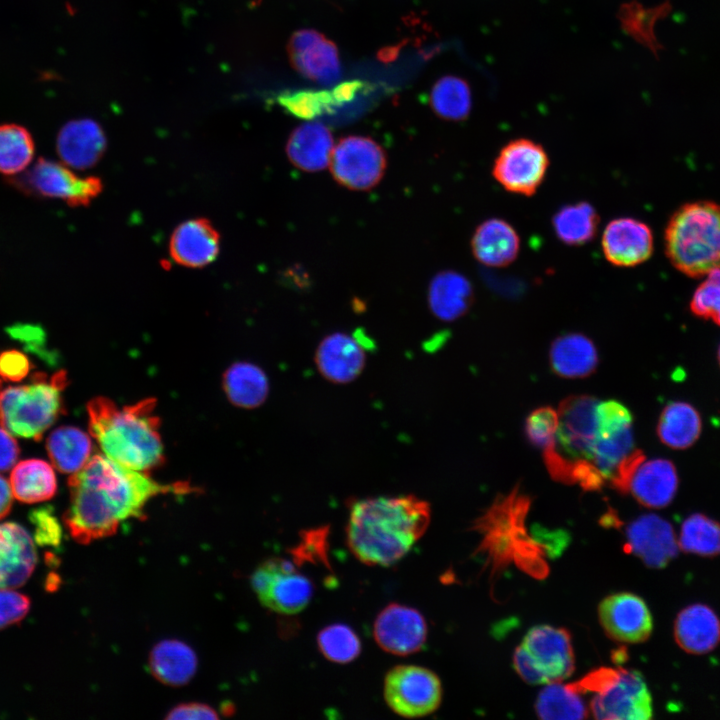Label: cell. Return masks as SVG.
Segmentation results:
<instances>
[{"label":"cell","mask_w":720,"mask_h":720,"mask_svg":"<svg viewBox=\"0 0 720 720\" xmlns=\"http://www.w3.org/2000/svg\"><path fill=\"white\" fill-rule=\"evenodd\" d=\"M66 372H38L25 385L0 392V424L12 435L38 440L63 413Z\"/></svg>","instance_id":"6"},{"label":"cell","mask_w":720,"mask_h":720,"mask_svg":"<svg viewBox=\"0 0 720 720\" xmlns=\"http://www.w3.org/2000/svg\"><path fill=\"white\" fill-rule=\"evenodd\" d=\"M218 713L212 707L202 703H185L174 707L169 711L166 719L169 720H194V719H218Z\"/></svg>","instance_id":"50"},{"label":"cell","mask_w":720,"mask_h":720,"mask_svg":"<svg viewBox=\"0 0 720 720\" xmlns=\"http://www.w3.org/2000/svg\"><path fill=\"white\" fill-rule=\"evenodd\" d=\"M650 227L635 218L611 220L602 234V251L606 260L616 267H634L647 261L653 252Z\"/></svg>","instance_id":"20"},{"label":"cell","mask_w":720,"mask_h":720,"mask_svg":"<svg viewBox=\"0 0 720 720\" xmlns=\"http://www.w3.org/2000/svg\"><path fill=\"white\" fill-rule=\"evenodd\" d=\"M549 360L556 375L564 378H585L595 372L599 357L590 338L581 333H567L552 342Z\"/></svg>","instance_id":"30"},{"label":"cell","mask_w":720,"mask_h":720,"mask_svg":"<svg viewBox=\"0 0 720 720\" xmlns=\"http://www.w3.org/2000/svg\"><path fill=\"white\" fill-rule=\"evenodd\" d=\"M320 374L335 384L355 380L366 363V350L359 336L335 332L324 337L315 352Z\"/></svg>","instance_id":"21"},{"label":"cell","mask_w":720,"mask_h":720,"mask_svg":"<svg viewBox=\"0 0 720 720\" xmlns=\"http://www.w3.org/2000/svg\"><path fill=\"white\" fill-rule=\"evenodd\" d=\"M558 423V412L552 407L535 409L525 421L524 430L528 441L542 450L554 444Z\"/></svg>","instance_id":"45"},{"label":"cell","mask_w":720,"mask_h":720,"mask_svg":"<svg viewBox=\"0 0 720 720\" xmlns=\"http://www.w3.org/2000/svg\"><path fill=\"white\" fill-rule=\"evenodd\" d=\"M670 10L669 2L648 8L632 1L620 8L618 18L626 33L657 55L662 46L655 35L654 27L656 22L665 17Z\"/></svg>","instance_id":"39"},{"label":"cell","mask_w":720,"mask_h":720,"mask_svg":"<svg viewBox=\"0 0 720 720\" xmlns=\"http://www.w3.org/2000/svg\"><path fill=\"white\" fill-rule=\"evenodd\" d=\"M664 245L672 266L688 277L720 268V205L698 200L680 206L666 225Z\"/></svg>","instance_id":"5"},{"label":"cell","mask_w":720,"mask_h":720,"mask_svg":"<svg viewBox=\"0 0 720 720\" xmlns=\"http://www.w3.org/2000/svg\"><path fill=\"white\" fill-rule=\"evenodd\" d=\"M598 224L595 208L583 201L561 207L552 218L555 235L569 246H581L593 240Z\"/></svg>","instance_id":"36"},{"label":"cell","mask_w":720,"mask_h":720,"mask_svg":"<svg viewBox=\"0 0 720 720\" xmlns=\"http://www.w3.org/2000/svg\"><path fill=\"white\" fill-rule=\"evenodd\" d=\"M645 461L642 450L634 449L616 467L615 472L609 480L612 488L620 494L629 493L632 478L638 467Z\"/></svg>","instance_id":"48"},{"label":"cell","mask_w":720,"mask_h":720,"mask_svg":"<svg viewBox=\"0 0 720 720\" xmlns=\"http://www.w3.org/2000/svg\"><path fill=\"white\" fill-rule=\"evenodd\" d=\"M36 563V548L29 532L15 522L0 523V589L23 586Z\"/></svg>","instance_id":"22"},{"label":"cell","mask_w":720,"mask_h":720,"mask_svg":"<svg viewBox=\"0 0 720 720\" xmlns=\"http://www.w3.org/2000/svg\"><path fill=\"white\" fill-rule=\"evenodd\" d=\"M0 385H1V381H0Z\"/></svg>","instance_id":"58"},{"label":"cell","mask_w":720,"mask_h":720,"mask_svg":"<svg viewBox=\"0 0 720 720\" xmlns=\"http://www.w3.org/2000/svg\"><path fill=\"white\" fill-rule=\"evenodd\" d=\"M105 149L106 136L102 127L88 118L67 122L56 139V150L62 162L78 170L94 166Z\"/></svg>","instance_id":"23"},{"label":"cell","mask_w":720,"mask_h":720,"mask_svg":"<svg viewBox=\"0 0 720 720\" xmlns=\"http://www.w3.org/2000/svg\"><path fill=\"white\" fill-rule=\"evenodd\" d=\"M582 695H592L589 708L601 720H648L653 716L652 697L640 672L600 667L571 682Z\"/></svg>","instance_id":"7"},{"label":"cell","mask_w":720,"mask_h":720,"mask_svg":"<svg viewBox=\"0 0 720 720\" xmlns=\"http://www.w3.org/2000/svg\"><path fill=\"white\" fill-rule=\"evenodd\" d=\"M261 0H257V2H260Z\"/></svg>","instance_id":"57"},{"label":"cell","mask_w":720,"mask_h":720,"mask_svg":"<svg viewBox=\"0 0 720 720\" xmlns=\"http://www.w3.org/2000/svg\"><path fill=\"white\" fill-rule=\"evenodd\" d=\"M155 406L152 398L123 407L105 397L94 398L87 405L90 434L105 456L147 472L164 460Z\"/></svg>","instance_id":"3"},{"label":"cell","mask_w":720,"mask_h":720,"mask_svg":"<svg viewBox=\"0 0 720 720\" xmlns=\"http://www.w3.org/2000/svg\"><path fill=\"white\" fill-rule=\"evenodd\" d=\"M473 256L489 267H506L519 254L520 238L514 227L500 218H490L477 226L471 239Z\"/></svg>","instance_id":"26"},{"label":"cell","mask_w":720,"mask_h":720,"mask_svg":"<svg viewBox=\"0 0 720 720\" xmlns=\"http://www.w3.org/2000/svg\"><path fill=\"white\" fill-rule=\"evenodd\" d=\"M599 621L609 638L623 643H642L653 630L651 612L636 594L620 592L605 597L598 607Z\"/></svg>","instance_id":"16"},{"label":"cell","mask_w":720,"mask_h":720,"mask_svg":"<svg viewBox=\"0 0 720 720\" xmlns=\"http://www.w3.org/2000/svg\"><path fill=\"white\" fill-rule=\"evenodd\" d=\"M29 518L34 526V539L39 545L56 547L61 543L62 528L50 507L32 510Z\"/></svg>","instance_id":"46"},{"label":"cell","mask_w":720,"mask_h":720,"mask_svg":"<svg viewBox=\"0 0 720 720\" xmlns=\"http://www.w3.org/2000/svg\"><path fill=\"white\" fill-rule=\"evenodd\" d=\"M531 502L517 485L497 496L474 521L472 530L481 535L475 554L484 557V567H488L491 577H497L511 564L537 579L548 574L545 548L529 536L525 525Z\"/></svg>","instance_id":"4"},{"label":"cell","mask_w":720,"mask_h":720,"mask_svg":"<svg viewBox=\"0 0 720 720\" xmlns=\"http://www.w3.org/2000/svg\"><path fill=\"white\" fill-rule=\"evenodd\" d=\"M329 166L339 185L350 190L366 191L383 178L387 157L381 145L372 138L350 135L341 138L333 148Z\"/></svg>","instance_id":"12"},{"label":"cell","mask_w":720,"mask_h":720,"mask_svg":"<svg viewBox=\"0 0 720 720\" xmlns=\"http://www.w3.org/2000/svg\"><path fill=\"white\" fill-rule=\"evenodd\" d=\"M277 102L288 113L305 120H312L337 106L329 90L286 91L277 96Z\"/></svg>","instance_id":"43"},{"label":"cell","mask_w":720,"mask_h":720,"mask_svg":"<svg viewBox=\"0 0 720 720\" xmlns=\"http://www.w3.org/2000/svg\"><path fill=\"white\" fill-rule=\"evenodd\" d=\"M599 402L594 396L572 395L559 404V423L553 446L564 458L572 462L592 461Z\"/></svg>","instance_id":"14"},{"label":"cell","mask_w":720,"mask_h":720,"mask_svg":"<svg viewBox=\"0 0 720 720\" xmlns=\"http://www.w3.org/2000/svg\"><path fill=\"white\" fill-rule=\"evenodd\" d=\"M718 361H719V364H720V346H719V349H718Z\"/></svg>","instance_id":"56"},{"label":"cell","mask_w":720,"mask_h":720,"mask_svg":"<svg viewBox=\"0 0 720 720\" xmlns=\"http://www.w3.org/2000/svg\"><path fill=\"white\" fill-rule=\"evenodd\" d=\"M35 144L30 132L18 124L0 125V174L14 177L33 160Z\"/></svg>","instance_id":"40"},{"label":"cell","mask_w":720,"mask_h":720,"mask_svg":"<svg viewBox=\"0 0 720 720\" xmlns=\"http://www.w3.org/2000/svg\"><path fill=\"white\" fill-rule=\"evenodd\" d=\"M597 431L592 463L609 481L618 464L634 450L633 417L615 400L600 401L596 408Z\"/></svg>","instance_id":"15"},{"label":"cell","mask_w":720,"mask_h":720,"mask_svg":"<svg viewBox=\"0 0 720 720\" xmlns=\"http://www.w3.org/2000/svg\"><path fill=\"white\" fill-rule=\"evenodd\" d=\"M224 390L230 401L242 408L260 406L269 392L268 379L258 366L239 362L224 375Z\"/></svg>","instance_id":"35"},{"label":"cell","mask_w":720,"mask_h":720,"mask_svg":"<svg viewBox=\"0 0 720 720\" xmlns=\"http://www.w3.org/2000/svg\"><path fill=\"white\" fill-rule=\"evenodd\" d=\"M513 667L524 681L533 685L568 678L575 669L570 633L547 624L533 626L514 651Z\"/></svg>","instance_id":"8"},{"label":"cell","mask_w":720,"mask_h":720,"mask_svg":"<svg viewBox=\"0 0 720 720\" xmlns=\"http://www.w3.org/2000/svg\"><path fill=\"white\" fill-rule=\"evenodd\" d=\"M473 288L461 273L445 270L431 279L428 287V306L435 317L454 321L462 317L473 303Z\"/></svg>","instance_id":"29"},{"label":"cell","mask_w":720,"mask_h":720,"mask_svg":"<svg viewBox=\"0 0 720 720\" xmlns=\"http://www.w3.org/2000/svg\"><path fill=\"white\" fill-rule=\"evenodd\" d=\"M702 421L698 411L689 403L674 401L661 412L657 424L660 441L672 449H686L700 436Z\"/></svg>","instance_id":"33"},{"label":"cell","mask_w":720,"mask_h":720,"mask_svg":"<svg viewBox=\"0 0 720 720\" xmlns=\"http://www.w3.org/2000/svg\"><path fill=\"white\" fill-rule=\"evenodd\" d=\"M626 552H631L650 568L665 567L678 553V540L672 525L655 514H646L626 528Z\"/></svg>","instance_id":"19"},{"label":"cell","mask_w":720,"mask_h":720,"mask_svg":"<svg viewBox=\"0 0 720 720\" xmlns=\"http://www.w3.org/2000/svg\"><path fill=\"white\" fill-rule=\"evenodd\" d=\"M12 503L13 493L10 483L0 475V520L9 514Z\"/></svg>","instance_id":"54"},{"label":"cell","mask_w":720,"mask_h":720,"mask_svg":"<svg viewBox=\"0 0 720 720\" xmlns=\"http://www.w3.org/2000/svg\"><path fill=\"white\" fill-rule=\"evenodd\" d=\"M288 55L294 69L321 85H333L340 79L341 65L334 42L313 29L298 30L288 42Z\"/></svg>","instance_id":"17"},{"label":"cell","mask_w":720,"mask_h":720,"mask_svg":"<svg viewBox=\"0 0 720 720\" xmlns=\"http://www.w3.org/2000/svg\"><path fill=\"white\" fill-rule=\"evenodd\" d=\"M374 637L386 652L406 656L419 651L427 638V624L414 608L392 603L377 616Z\"/></svg>","instance_id":"18"},{"label":"cell","mask_w":720,"mask_h":720,"mask_svg":"<svg viewBox=\"0 0 720 720\" xmlns=\"http://www.w3.org/2000/svg\"><path fill=\"white\" fill-rule=\"evenodd\" d=\"M219 250L220 235L210 221L204 218L181 223L169 242L172 259L189 268H201L212 263Z\"/></svg>","instance_id":"24"},{"label":"cell","mask_w":720,"mask_h":720,"mask_svg":"<svg viewBox=\"0 0 720 720\" xmlns=\"http://www.w3.org/2000/svg\"><path fill=\"white\" fill-rule=\"evenodd\" d=\"M690 300L691 312L720 326V268L709 272Z\"/></svg>","instance_id":"44"},{"label":"cell","mask_w":720,"mask_h":720,"mask_svg":"<svg viewBox=\"0 0 720 720\" xmlns=\"http://www.w3.org/2000/svg\"><path fill=\"white\" fill-rule=\"evenodd\" d=\"M197 663L191 647L179 640L159 642L149 656V667L154 678L172 687L187 684L196 672Z\"/></svg>","instance_id":"31"},{"label":"cell","mask_w":720,"mask_h":720,"mask_svg":"<svg viewBox=\"0 0 720 720\" xmlns=\"http://www.w3.org/2000/svg\"><path fill=\"white\" fill-rule=\"evenodd\" d=\"M31 363L27 356L17 350L0 353V377L12 382L22 380L29 373Z\"/></svg>","instance_id":"49"},{"label":"cell","mask_w":720,"mask_h":720,"mask_svg":"<svg viewBox=\"0 0 720 720\" xmlns=\"http://www.w3.org/2000/svg\"><path fill=\"white\" fill-rule=\"evenodd\" d=\"M70 503L63 521L80 544L116 533L121 522L143 515L144 507L160 494H187L186 482L163 484L146 472L125 467L107 456L94 455L68 481Z\"/></svg>","instance_id":"1"},{"label":"cell","mask_w":720,"mask_h":720,"mask_svg":"<svg viewBox=\"0 0 720 720\" xmlns=\"http://www.w3.org/2000/svg\"><path fill=\"white\" fill-rule=\"evenodd\" d=\"M46 448L56 469L73 474L90 459L92 445L90 438L82 430L72 426H62L49 435Z\"/></svg>","instance_id":"34"},{"label":"cell","mask_w":720,"mask_h":720,"mask_svg":"<svg viewBox=\"0 0 720 720\" xmlns=\"http://www.w3.org/2000/svg\"><path fill=\"white\" fill-rule=\"evenodd\" d=\"M678 475L674 464L662 458L643 462L635 472L629 493L636 501L653 509L668 506L678 489Z\"/></svg>","instance_id":"27"},{"label":"cell","mask_w":720,"mask_h":720,"mask_svg":"<svg viewBox=\"0 0 720 720\" xmlns=\"http://www.w3.org/2000/svg\"><path fill=\"white\" fill-rule=\"evenodd\" d=\"M31 607L30 599L11 589H0V630L22 621Z\"/></svg>","instance_id":"47"},{"label":"cell","mask_w":720,"mask_h":720,"mask_svg":"<svg viewBox=\"0 0 720 720\" xmlns=\"http://www.w3.org/2000/svg\"><path fill=\"white\" fill-rule=\"evenodd\" d=\"M674 638L685 652L706 654L720 643V619L705 604L689 605L675 619Z\"/></svg>","instance_id":"25"},{"label":"cell","mask_w":720,"mask_h":720,"mask_svg":"<svg viewBox=\"0 0 720 720\" xmlns=\"http://www.w3.org/2000/svg\"><path fill=\"white\" fill-rule=\"evenodd\" d=\"M384 699L399 716L418 718L436 711L442 699L439 677L416 665H398L385 676Z\"/></svg>","instance_id":"11"},{"label":"cell","mask_w":720,"mask_h":720,"mask_svg":"<svg viewBox=\"0 0 720 720\" xmlns=\"http://www.w3.org/2000/svg\"><path fill=\"white\" fill-rule=\"evenodd\" d=\"M9 183L23 193L59 199L71 207L88 206L101 192L103 184L95 176L79 177L67 165L39 158L27 171Z\"/></svg>","instance_id":"9"},{"label":"cell","mask_w":720,"mask_h":720,"mask_svg":"<svg viewBox=\"0 0 720 720\" xmlns=\"http://www.w3.org/2000/svg\"><path fill=\"white\" fill-rule=\"evenodd\" d=\"M317 643L325 658L339 664L353 661L361 651L359 637L344 624H332L323 628L317 636Z\"/></svg>","instance_id":"42"},{"label":"cell","mask_w":720,"mask_h":720,"mask_svg":"<svg viewBox=\"0 0 720 720\" xmlns=\"http://www.w3.org/2000/svg\"><path fill=\"white\" fill-rule=\"evenodd\" d=\"M9 483L13 496L27 504L49 500L57 491L54 470L41 459H27L16 464Z\"/></svg>","instance_id":"32"},{"label":"cell","mask_w":720,"mask_h":720,"mask_svg":"<svg viewBox=\"0 0 720 720\" xmlns=\"http://www.w3.org/2000/svg\"><path fill=\"white\" fill-rule=\"evenodd\" d=\"M535 710L545 720L583 719L589 713L583 695L571 683L560 682L546 684L537 696Z\"/></svg>","instance_id":"37"},{"label":"cell","mask_w":720,"mask_h":720,"mask_svg":"<svg viewBox=\"0 0 720 720\" xmlns=\"http://www.w3.org/2000/svg\"><path fill=\"white\" fill-rule=\"evenodd\" d=\"M398 47H387L378 52V58L383 62L392 61L398 54Z\"/></svg>","instance_id":"55"},{"label":"cell","mask_w":720,"mask_h":720,"mask_svg":"<svg viewBox=\"0 0 720 720\" xmlns=\"http://www.w3.org/2000/svg\"><path fill=\"white\" fill-rule=\"evenodd\" d=\"M19 456V446L12 434L0 427V472H6L15 466Z\"/></svg>","instance_id":"51"},{"label":"cell","mask_w":720,"mask_h":720,"mask_svg":"<svg viewBox=\"0 0 720 720\" xmlns=\"http://www.w3.org/2000/svg\"><path fill=\"white\" fill-rule=\"evenodd\" d=\"M9 333L14 338L26 342L30 349L36 350L39 354L43 348L44 335L39 327L32 325L14 326L9 329Z\"/></svg>","instance_id":"52"},{"label":"cell","mask_w":720,"mask_h":720,"mask_svg":"<svg viewBox=\"0 0 720 720\" xmlns=\"http://www.w3.org/2000/svg\"><path fill=\"white\" fill-rule=\"evenodd\" d=\"M679 549L700 556L720 554V523L701 513H694L681 525Z\"/></svg>","instance_id":"41"},{"label":"cell","mask_w":720,"mask_h":720,"mask_svg":"<svg viewBox=\"0 0 720 720\" xmlns=\"http://www.w3.org/2000/svg\"><path fill=\"white\" fill-rule=\"evenodd\" d=\"M431 520L428 502L415 495L351 501L347 545L367 565L389 566L424 535Z\"/></svg>","instance_id":"2"},{"label":"cell","mask_w":720,"mask_h":720,"mask_svg":"<svg viewBox=\"0 0 720 720\" xmlns=\"http://www.w3.org/2000/svg\"><path fill=\"white\" fill-rule=\"evenodd\" d=\"M430 104L433 112L441 119L465 120L472 107L470 86L458 76H443L433 85Z\"/></svg>","instance_id":"38"},{"label":"cell","mask_w":720,"mask_h":720,"mask_svg":"<svg viewBox=\"0 0 720 720\" xmlns=\"http://www.w3.org/2000/svg\"><path fill=\"white\" fill-rule=\"evenodd\" d=\"M366 84L359 80H351L339 83L331 91L332 97L337 105L351 101L355 95L365 88Z\"/></svg>","instance_id":"53"},{"label":"cell","mask_w":720,"mask_h":720,"mask_svg":"<svg viewBox=\"0 0 720 720\" xmlns=\"http://www.w3.org/2000/svg\"><path fill=\"white\" fill-rule=\"evenodd\" d=\"M251 586L266 608L283 615L301 612L313 596L312 582L282 558L260 564L251 576Z\"/></svg>","instance_id":"10"},{"label":"cell","mask_w":720,"mask_h":720,"mask_svg":"<svg viewBox=\"0 0 720 720\" xmlns=\"http://www.w3.org/2000/svg\"><path fill=\"white\" fill-rule=\"evenodd\" d=\"M548 167L549 157L542 145L531 139L517 138L498 152L492 176L506 191L531 196L543 183Z\"/></svg>","instance_id":"13"},{"label":"cell","mask_w":720,"mask_h":720,"mask_svg":"<svg viewBox=\"0 0 720 720\" xmlns=\"http://www.w3.org/2000/svg\"><path fill=\"white\" fill-rule=\"evenodd\" d=\"M334 148L328 127L318 121L303 123L290 134L286 144L289 161L305 172H318L330 162Z\"/></svg>","instance_id":"28"}]
</instances>
